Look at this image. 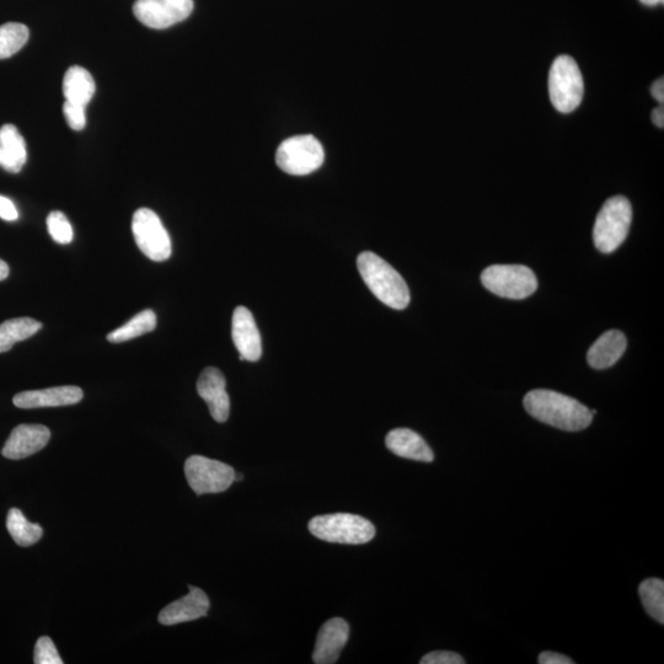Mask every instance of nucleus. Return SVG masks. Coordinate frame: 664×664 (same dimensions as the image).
Instances as JSON below:
<instances>
[{
  "instance_id": "nucleus-23",
  "label": "nucleus",
  "mask_w": 664,
  "mask_h": 664,
  "mask_svg": "<svg viewBox=\"0 0 664 664\" xmlns=\"http://www.w3.org/2000/svg\"><path fill=\"white\" fill-rule=\"evenodd\" d=\"M155 328H157V315H155L153 310L147 309L138 313L135 318H132L127 324L121 326V328L110 332L106 339L112 342V344H121V342L130 341L136 339V337L148 334V332L153 331Z\"/></svg>"
},
{
  "instance_id": "nucleus-26",
  "label": "nucleus",
  "mask_w": 664,
  "mask_h": 664,
  "mask_svg": "<svg viewBox=\"0 0 664 664\" xmlns=\"http://www.w3.org/2000/svg\"><path fill=\"white\" fill-rule=\"evenodd\" d=\"M47 229L51 237L58 244H69L73 240V228L66 214L53 211L47 217Z\"/></svg>"
},
{
  "instance_id": "nucleus-21",
  "label": "nucleus",
  "mask_w": 664,
  "mask_h": 664,
  "mask_svg": "<svg viewBox=\"0 0 664 664\" xmlns=\"http://www.w3.org/2000/svg\"><path fill=\"white\" fill-rule=\"evenodd\" d=\"M42 329V323L31 318H16L0 324V353L12 350L18 342L28 340Z\"/></svg>"
},
{
  "instance_id": "nucleus-29",
  "label": "nucleus",
  "mask_w": 664,
  "mask_h": 664,
  "mask_svg": "<svg viewBox=\"0 0 664 664\" xmlns=\"http://www.w3.org/2000/svg\"><path fill=\"white\" fill-rule=\"evenodd\" d=\"M421 664H464V658L451 651H435L422 657Z\"/></svg>"
},
{
  "instance_id": "nucleus-18",
  "label": "nucleus",
  "mask_w": 664,
  "mask_h": 664,
  "mask_svg": "<svg viewBox=\"0 0 664 664\" xmlns=\"http://www.w3.org/2000/svg\"><path fill=\"white\" fill-rule=\"evenodd\" d=\"M628 341L623 332L610 330L604 332L589 348L587 360L594 369H607L614 366L624 355Z\"/></svg>"
},
{
  "instance_id": "nucleus-33",
  "label": "nucleus",
  "mask_w": 664,
  "mask_h": 664,
  "mask_svg": "<svg viewBox=\"0 0 664 664\" xmlns=\"http://www.w3.org/2000/svg\"><path fill=\"white\" fill-rule=\"evenodd\" d=\"M652 121L655 123L657 127L663 128L664 127V110H663V105L660 107H657V109L653 110L652 112Z\"/></svg>"
},
{
  "instance_id": "nucleus-19",
  "label": "nucleus",
  "mask_w": 664,
  "mask_h": 664,
  "mask_svg": "<svg viewBox=\"0 0 664 664\" xmlns=\"http://www.w3.org/2000/svg\"><path fill=\"white\" fill-rule=\"evenodd\" d=\"M0 148L3 151V168L9 173H19L28 159V153L25 139L14 125L0 128Z\"/></svg>"
},
{
  "instance_id": "nucleus-14",
  "label": "nucleus",
  "mask_w": 664,
  "mask_h": 664,
  "mask_svg": "<svg viewBox=\"0 0 664 664\" xmlns=\"http://www.w3.org/2000/svg\"><path fill=\"white\" fill-rule=\"evenodd\" d=\"M350 637V626L346 620L334 618L321 626L315 642L313 662L317 664H334L339 660Z\"/></svg>"
},
{
  "instance_id": "nucleus-7",
  "label": "nucleus",
  "mask_w": 664,
  "mask_h": 664,
  "mask_svg": "<svg viewBox=\"0 0 664 664\" xmlns=\"http://www.w3.org/2000/svg\"><path fill=\"white\" fill-rule=\"evenodd\" d=\"M481 282L498 297L524 299L537 291L534 272L522 265H494L481 273Z\"/></svg>"
},
{
  "instance_id": "nucleus-10",
  "label": "nucleus",
  "mask_w": 664,
  "mask_h": 664,
  "mask_svg": "<svg viewBox=\"0 0 664 664\" xmlns=\"http://www.w3.org/2000/svg\"><path fill=\"white\" fill-rule=\"evenodd\" d=\"M194 10V0H137L133 13L143 25L164 30L186 20Z\"/></svg>"
},
{
  "instance_id": "nucleus-1",
  "label": "nucleus",
  "mask_w": 664,
  "mask_h": 664,
  "mask_svg": "<svg viewBox=\"0 0 664 664\" xmlns=\"http://www.w3.org/2000/svg\"><path fill=\"white\" fill-rule=\"evenodd\" d=\"M524 408L534 419L567 432L585 430L593 420L587 406L553 390H532L524 398Z\"/></svg>"
},
{
  "instance_id": "nucleus-13",
  "label": "nucleus",
  "mask_w": 664,
  "mask_h": 664,
  "mask_svg": "<svg viewBox=\"0 0 664 664\" xmlns=\"http://www.w3.org/2000/svg\"><path fill=\"white\" fill-rule=\"evenodd\" d=\"M51 431L44 425H19L5 442L4 458L20 460L39 453L50 442Z\"/></svg>"
},
{
  "instance_id": "nucleus-3",
  "label": "nucleus",
  "mask_w": 664,
  "mask_h": 664,
  "mask_svg": "<svg viewBox=\"0 0 664 664\" xmlns=\"http://www.w3.org/2000/svg\"><path fill=\"white\" fill-rule=\"evenodd\" d=\"M309 532L323 542L360 545L376 537V527L357 514L334 513L314 517Z\"/></svg>"
},
{
  "instance_id": "nucleus-30",
  "label": "nucleus",
  "mask_w": 664,
  "mask_h": 664,
  "mask_svg": "<svg viewBox=\"0 0 664 664\" xmlns=\"http://www.w3.org/2000/svg\"><path fill=\"white\" fill-rule=\"evenodd\" d=\"M0 218L7 222H14L19 218V212L12 200L0 195Z\"/></svg>"
},
{
  "instance_id": "nucleus-11",
  "label": "nucleus",
  "mask_w": 664,
  "mask_h": 664,
  "mask_svg": "<svg viewBox=\"0 0 664 664\" xmlns=\"http://www.w3.org/2000/svg\"><path fill=\"white\" fill-rule=\"evenodd\" d=\"M227 382L218 368L203 369L197 382V393L206 401L214 421L224 423L230 414V399Z\"/></svg>"
},
{
  "instance_id": "nucleus-12",
  "label": "nucleus",
  "mask_w": 664,
  "mask_h": 664,
  "mask_svg": "<svg viewBox=\"0 0 664 664\" xmlns=\"http://www.w3.org/2000/svg\"><path fill=\"white\" fill-rule=\"evenodd\" d=\"M232 337L240 361L256 362L262 355L261 335L253 314L245 307L234 310Z\"/></svg>"
},
{
  "instance_id": "nucleus-2",
  "label": "nucleus",
  "mask_w": 664,
  "mask_h": 664,
  "mask_svg": "<svg viewBox=\"0 0 664 664\" xmlns=\"http://www.w3.org/2000/svg\"><path fill=\"white\" fill-rule=\"evenodd\" d=\"M358 271L366 285L380 302L388 307L403 310L410 303L408 285L400 273L382 257L364 251L357 259Z\"/></svg>"
},
{
  "instance_id": "nucleus-4",
  "label": "nucleus",
  "mask_w": 664,
  "mask_h": 664,
  "mask_svg": "<svg viewBox=\"0 0 664 664\" xmlns=\"http://www.w3.org/2000/svg\"><path fill=\"white\" fill-rule=\"evenodd\" d=\"M633 208L628 198L615 196L609 198L599 211L593 229V240L596 248L603 254L617 250L628 238Z\"/></svg>"
},
{
  "instance_id": "nucleus-22",
  "label": "nucleus",
  "mask_w": 664,
  "mask_h": 664,
  "mask_svg": "<svg viewBox=\"0 0 664 664\" xmlns=\"http://www.w3.org/2000/svg\"><path fill=\"white\" fill-rule=\"evenodd\" d=\"M7 528L14 542L23 548L36 544L44 535V529L40 524L29 522L18 508L9 511Z\"/></svg>"
},
{
  "instance_id": "nucleus-35",
  "label": "nucleus",
  "mask_w": 664,
  "mask_h": 664,
  "mask_svg": "<svg viewBox=\"0 0 664 664\" xmlns=\"http://www.w3.org/2000/svg\"><path fill=\"white\" fill-rule=\"evenodd\" d=\"M640 2L647 7H656V5L663 4L664 0H640Z\"/></svg>"
},
{
  "instance_id": "nucleus-31",
  "label": "nucleus",
  "mask_w": 664,
  "mask_h": 664,
  "mask_svg": "<svg viewBox=\"0 0 664 664\" xmlns=\"http://www.w3.org/2000/svg\"><path fill=\"white\" fill-rule=\"evenodd\" d=\"M538 662L540 664H574L571 658L561 655V653L545 651L540 653Z\"/></svg>"
},
{
  "instance_id": "nucleus-36",
  "label": "nucleus",
  "mask_w": 664,
  "mask_h": 664,
  "mask_svg": "<svg viewBox=\"0 0 664 664\" xmlns=\"http://www.w3.org/2000/svg\"><path fill=\"white\" fill-rule=\"evenodd\" d=\"M240 480H243V475H238L237 473H235V481H240Z\"/></svg>"
},
{
  "instance_id": "nucleus-8",
  "label": "nucleus",
  "mask_w": 664,
  "mask_h": 664,
  "mask_svg": "<svg viewBox=\"0 0 664 664\" xmlns=\"http://www.w3.org/2000/svg\"><path fill=\"white\" fill-rule=\"evenodd\" d=\"M185 476L198 496L224 492L235 481V471L230 465L202 455H192L186 460Z\"/></svg>"
},
{
  "instance_id": "nucleus-34",
  "label": "nucleus",
  "mask_w": 664,
  "mask_h": 664,
  "mask_svg": "<svg viewBox=\"0 0 664 664\" xmlns=\"http://www.w3.org/2000/svg\"><path fill=\"white\" fill-rule=\"evenodd\" d=\"M9 272L10 270L7 262L0 260V281L7 280Z\"/></svg>"
},
{
  "instance_id": "nucleus-6",
  "label": "nucleus",
  "mask_w": 664,
  "mask_h": 664,
  "mask_svg": "<svg viewBox=\"0 0 664 664\" xmlns=\"http://www.w3.org/2000/svg\"><path fill=\"white\" fill-rule=\"evenodd\" d=\"M324 148L317 138L310 135L286 139L277 149L278 168L294 176L309 175L324 164Z\"/></svg>"
},
{
  "instance_id": "nucleus-17",
  "label": "nucleus",
  "mask_w": 664,
  "mask_h": 664,
  "mask_svg": "<svg viewBox=\"0 0 664 664\" xmlns=\"http://www.w3.org/2000/svg\"><path fill=\"white\" fill-rule=\"evenodd\" d=\"M385 444L390 452L401 458L425 463H431L435 459V454L425 439L409 428H396L390 431L385 438Z\"/></svg>"
},
{
  "instance_id": "nucleus-27",
  "label": "nucleus",
  "mask_w": 664,
  "mask_h": 664,
  "mask_svg": "<svg viewBox=\"0 0 664 664\" xmlns=\"http://www.w3.org/2000/svg\"><path fill=\"white\" fill-rule=\"evenodd\" d=\"M34 662L36 664H63L60 653L50 637H40L35 646Z\"/></svg>"
},
{
  "instance_id": "nucleus-32",
  "label": "nucleus",
  "mask_w": 664,
  "mask_h": 664,
  "mask_svg": "<svg viewBox=\"0 0 664 664\" xmlns=\"http://www.w3.org/2000/svg\"><path fill=\"white\" fill-rule=\"evenodd\" d=\"M651 94L653 98H655L658 103L663 105L664 103V79L663 77L660 79H657L655 83H653L652 88H651Z\"/></svg>"
},
{
  "instance_id": "nucleus-28",
  "label": "nucleus",
  "mask_w": 664,
  "mask_h": 664,
  "mask_svg": "<svg viewBox=\"0 0 664 664\" xmlns=\"http://www.w3.org/2000/svg\"><path fill=\"white\" fill-rule=\"evenodd\" d=\"M85 107L83 105L69 103L66 101L63 105V115L66 117L68 126L73 131H82L87 125V115H85Z\"/></svg>"
},
{
  "instance_id": "nucleus-16",
  "label": "nucleus",
  "mask_w": 664,
  "mask_h": 664,
  "mask_svg": "<svg viewBox=\"0 0 664 664\" xmlns=\"http://www.w3.org/2000/svg\"><path fill=\"white\" fill-rule=\"evenodd\" d=\"M210 598L202 589L190 586V593L165 607L159 614V623L170 626L206 617Z\"/></svg>"
},
{
  "instance_id": "nucleus-15",
  "label": "nucleus",
  "mask_w": 664,
  "mask_h": 664,
  "mask_svg": "<svg viewBox=\"0 0 664 664\" xmlns=\"http://www.w3.org/2000/svg\"><path fill=\"white\" fill-rule=\"evenodd\" d=\"M83 390L74 385L44 390H29L16 394L13 403L20 409L57 408V406L76 405L82 401Z\"/></svg>"
},
{
  "instance_id": "nucleus-37",
  "label": "nucleus",
  "mask_w": 664,
  "mask_h": 664,
  "mask_svg": "<svg viewBox=\"0 0 664 664\" xmlns=\"http://www.w3.org/2000/svg\"><path fill=\"white\" fill-rule=\"evenodd\" d=\"M3 163V151L2 148H0V166H2Z\"/></svg>"
},
{
  "instance_id": "nucleus-5",
  "label": "nucleus",
  "mask_w": 664,
  "mask_h": 664,
  "mask_svg": "<svg viewBox=\"0 0 664 664\" xmlns=\"http://www.w3.org/2000/svg\"><path fill=\"white\" fill-rule=\"evenodd\" d=\"M583 93L585 84L574 58L566 55L556 58L549 74L551 104L561 114H571L581 105Z\"/></svg>"
},
{
  "instance_id": "nucleus-24",
  "label": "nucleus",
  "mask_w": 664,
  "mask_h": 664,
  "mask_svg": "<svg viewBox=\"0 0 664 664\" xmlns=\"http://www.w3.org/2000/svg\"><path fill=\"white\" fill-rule=\"evenodd\" d=\"M639 594L647 614L664 624V582L660 578H649L641 583Z\"/></svg>"
},
{
  "instance_id": "nucleus-9",
  "label": "nucleus",
  "mask_w": 664,
  "mask_h": 664,
  "mask_svg": "<svg viewBox=\"0 0 664 664\" xmlns=\"http://www.w3.org/2000/svg\"><path fill=\"white\" fill-rule=\"evenodd\" d=\"M132 232L139 250L155 262L171 256V239L158 214L149 208H139L132 219Z\"/></svg>"
},
{
  "instance_id": "nucleus-20",
  "label": "nucleus",
  "mask_w": 664,
  "mask_h": 664,
  "mask_svg": "<svg viewBox=\"0 0 664 664\" xmlns=\"http://www.w3.org/2000/svg\"><path fill=\"white\" fill-rule=\"evenodd\" d=\"M94 78L87 69L74 66L68 69L63 79L64 99L69 103L87 106L95 95Z\"/></svg>"
},
{
  "instance_id": "nucleus-25",
  "label": "nucleus",
  "mask_w": 664,
  "mask_h": 664,
  "mask_svg": "<svg viewBox=\"0 0 664 664\" xmlns=\"http://www.w3.org/2000/svg\"><path fill=\"white\" fill-rule=\"evenodd\" d=\"M28 26L20 23L0 25V60H5L18 53L29 41Z\"/></svg>"
}]
</instances>
